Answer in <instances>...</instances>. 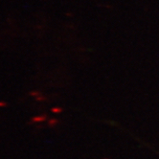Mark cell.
Wrapping results in <instances>:
<instances>
[{"label": "cell", "mask_w": 159, "mask_h": 159, "mask_svg": "<svg viewBox=\"0 0 159 159\" xmlns=\"http://www.w3.org/2000/svg\"><path fill=\"white\" fill-rule=\"evenodd\" d=\"M1 106H3V107H4V106H5V104H4V103H0V107H1Z\"/></svg>", "instance_id": "cell-1"}]
</instances>
